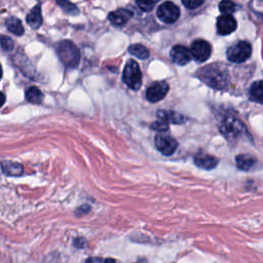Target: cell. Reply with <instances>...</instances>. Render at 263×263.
I'll return each mask as SVG.
<instances>
[{"label": "cell", "mask_w": 263, "mask_h": 263, "mask_svg": "<svg viewBox=\"0 0 263 263\" xmlns=\"http://www.w3.org/2000/svg\"><path fill=\"white\" fill-rule=\"evenodd\" d=\"M201 78L210 86L215 89H222L227 83V75L223 68L216 65H209L200 73Z\"/></svg>", "instance_id": "1"}, {"label": "cell", "mask_w": 263, "mask_h": 263, "mask_svg": "<svg viewBox=\"0 0 263 263\" xmlns=\"http://www.w3.org/2000/svg\"><path fill=\"white\" fill-rule=\"evenodd\" d=\"M58 55L63 64L70 68L76 67L80 60V53L78 49L70 40L62 41L58 46Z\"/></svg>", "instance_id": "2"}, {"label": "cell", "mask_w": 263, "mask_h": 263, "mask_svg": "<svg viewBox=\"0 0 263 263\" xmlns=\"http://www.w3.org/2000/svg\"><path fill=\"white\" fill-rule=\"evenodd\" d=\"M123 82L132 90H139L142 84V73L138 63L134 60H129L124 67L122 74Z\"/></svg>", "instance_id": "3"}, {"label": "cell", "mask_w": 263, "mask_h": 263, "mask_svg": "<svg viewBox=\"0 0 263 263\" xmlns=\"http://www.w3.org/2000/svg\"><path fill=\"white\" fill-rule=\"evenodd\" d=\"M252 54V48L247 41H238L227 51V58L233 63L245 62Z\"/></svg>", "instance_id": "4"}, {"label": "cell", "mask_w": 263, "mask_h": 263, "mask_svg": "<svg viewBox=\"0 0 263 263\" xmlns=\"http://www.w3.org/2000/svg\"><path fill=\"white\" fill-rule=\"evenodd\" d=\"M220 129H221V133L229 139L236 138L242 134L246 133V127L244 126V124L239 120L232 117H228L224 119L223 122L221 123Z\"/></svg>", "instance_id": "5"}, {"label": "cell", "mask_w": 263, "mask_h": 263, "mask_svg": "<svg viewBox=\"0 0 263 263\" xmlns=\"http://www.w3.org/2000/svg\"><path fill=\"white\" fill-rule=\"evenodd\" d=\"M158 17L164 23L172 24V23H175L179 19L180 10L173 3H165L159 7Z\"/></svg>", "instance_id": "6"}, {"label": "cell", "mask_w": 263, "mask_h": 263, "mask_svg": "<svg viewBox=\"0 0 263 263\" xmlns=\"http://www.w3.org/2000/svg\"><path fill=\"white\" fill-rule=\"evenodd\" d=\"M156 146L158 150L161 151L164 156L169 157L175 152L178 146V143L170 135L166 133H160L156 137Z\"/></svg>", "instance_id": "7"}, {"label": "cell", "mask_w": 263, "mask_h": 263, "mask_svg": "<svg viewBox=\"0 0 263 263\" xmlns=\"http://www.w3.org/2000/svg\"><path fill=\"white\" fill-rule=\"evenodd\" d=\"M169 92V84L166 81H158L146 91V98L149 102L157 103L163 100Z\"/></svg>", "instance_id": "8"}, {"label": "cell", "mask_w": 263, "mask_h": 263, "mask_svg": "<svg viewBox=\"0 0 263 263\" xmlns=\"http://www.w3.org/2000/svg\"><path fill=\"white\" fill-rule=\"evenodd\" d=\"M192 58H194L199 62H205L212 53L211 45L205 40H195L190 49Z\"/></svg>", "instance_id": "9"}, {"label": "cell", "mask_w": 263, "mask_h": 263, "mask_svg": "<svg viewBox=\"0 0 263 263\" xmlns=\"http://www.w3.org/2000/svg\"><path fill=\"white\" fill-rule=\"evenodd\" d=\"M171 59L175 64L183 66L191 61L192 55L190 50L187 48L183 46H176L171 51Z\"/></svg>", "instance_id": "10"}, {"label": "cell", "mask_w": 263, "mask_h": 263, "mask_svg": "<svg viewBox=\"0 0 263 263\" xmlns=\"http://www.w3.org/2000/svg\"><path fill=\"white\" fill-rule=\"evenodd\" d=\"M236 29V21L231 15H222L217 20V30L220 35H228Z\"/></svg>", "instance_id": "11"}, {"label": "cell", "mask_w": 263, "mask_h": 263, "mask_svg": "<svg viewBox=\"0 0 263 263\" xmlns=\"http://www.w3.org/2000/svg\"><path fill=\"white\" fill-rule=\"evenodd\" d=\"M133 16V13L125 9H119L109 14L108 19L109 21L116 27L123 26L125 23Z\"/></svg>", "instance_id": "12"}, {"label": "cell", "mask_w": 263, "mask_h": 263, "mask_svg": "<svg viewBox=\"0 0 263 263\" xmlns=\"http://www.w3.org/2000/svg\"><path fill=\"white\" fill-rule=\"evenodd\" d=\"M194 163L199 168L204 170H212L217 166L218 160L206 154H198L194 157Z\"/></svg>", "instance_id": "13"}, {"label": "cell", "mask_w": 263, "mask_h": 263, "mask_svg": "<svg viewBox=\"0 0 263 263\" xmlns=\"http://www.w3.org/2000/svg\"><path fill=\"white\" fill-rule=\"evenodd\" d=\"M27 23L33 29H37L40 27V25L42 24V16H41L40 6H36L31 10V12L27 16Z\"/></svg>", "instance_id": "14"}, {"label": "cell", "mask_w": 263, "mask_h": 263, "mask_svg": "<svg viewBox=\"0 0 263 263\" xmlns=\"http://www.w3.org/2000/svg\"><path fill=\"white\" fill-rule=\"evenodd\" d=\"M2 168L3 171L9 175V176H20L23 174V166L19 163H15V162H3L2 163Z\"/></svg>", "instance_id": "15"}, {"label": "cell", "mask_w": 263, "mask_h": 263, "mask_svg": "<svg viewBox=\"0 0 263 263\" xmlns=\"http://www.w3.org/2000/svg\"><path fill=\"white\" fill-rule=\"evenodd\" d=\"M158 115H159V118L161 120H164L167 123L172 122V123L180 124V123L184 122V120H185V118L182 115H180V114H178L176 112H173V111H168V110L159 111Z\"/></svg>", "instance_id": "16"}, {"label": "cell", "mask_w": 263, "mask_h": 263, "mask_svg": "<svg viewBox=\"0 0 263 263\" xmlns=\"http://www.w3.org/2000/svg\"><path fill=\"white\" fill-rule=\"evenodd\" d=\"M256 159L248 155H240L236 157V166L242 171H249L255 167Z\"/></svg>", "instance_id": "17"}, {"label": "cell", "mask_w": 263, "mask_h": 263, "mask_svg": "<svg viewBox=\"0 0 263 263\" xmlns=\"http://www.w3.org/2000/svg\"><path fill=\"white\" fill-rule=\"evenodd\" d=\"M7 27L12 33L18 36L24 34V27L22 25V22L16 17H11L7 20Z\"/></svg>", "instance_id": "18"}, {"label": "cell", "mask_w": 263, "mask_h": 263, "mask_svg": "<svg viewBox=\"0 0 263 263\" xmlns=\"http://www.w3.org/2000/svg\"><path fill=\"white\" fill-rule=\"evenodd\" d=\"M26 99L32 104H40L43 100V94L37 86H30L26 91Z\"/></svg>", "instance_id": "19"}, {"label": "cell", "mask_w": 263, "mask_h": 263, "mask_svg": "<svg viewBox=\"0 0 263 263\" xmlns=\"http://www.w3.org/2000/svg\"><path fill=\"white\" fill-rule=\"evenodd\" d=\"M251 98L259 103H263V81L259 80L254 82L250 89Z\"/></svg>", "instance_id": "20"}, {"label": "cell", "mask_w": 263, "mask_h": 263, "mask_svg": "<svg viewBox=\"0 0 263 263\" xmlns=\"http://www.w3.org/2000/svg\"><path fill=\"white\" fill-rule=\"evenodd\" d=\"M128 52L130 55H133L141 60H145L149 57V51L142 45H132L128 48Z\"/></svg>", "instance_id": "21"}, {"label": "cell", "mask_w": 263, "mask_h": 263, "mask_svg": "<svg viewBox=\"0 0 263 263\" xmlns=\"http://www.w3.org/2000/svg\"><path fill=\"white\" fill-rule=\"evenodd\" d=\"M219 10L224 15H230L235 10V5L231 2H222L219 4Z\"/></svg>", "instance_id": "22"}, {"label": "cell", "mask_w": 263, "mask_h": 263, "mask_svg": "<svg viewBox=\"0 0 263 263\" xmlns=\"http://www.w3.org/2000/svg\"><path fill=\"white\" fill-rule=\"evenodd\" d=\"M0 46H2V48L8 52H10L14 49V42H13L12 38L7 35L0 36Z\"/></svg>", "instance_id": "23"}, {"label": "cell", "mask_w": 263, "mask_h": 263, "mask_svg": "<svg viewBox=\"0 0 263 263\" xmlns=\"http://www.w3.org/2000/svg\"><path fill=\"white\" fill-rule=\"evenodd\" d=\"M58 5L68 14L70 15H77L78 14V11L77 9L70 3H67V2H62V3H58Z\"/></svg>", "instance_id": "24"}, {"label": "cell", "mask_w": 263, "mask_h": 263, "mask_svg": "<svg viewBox=\"0 0 263 263\" xmlns=\"http://www.w3.org/2000/svg\"><path fill=\"white\" fill-rule=\"evenodd\" d=\"M151 127L154 129H157L158 132H160V133H166V130H168V128H169V123H167L164 120H160V121L155 122L151 125Z\"/></svg>", "instance_id": "25"}, {"label": "cell", "mask_w": 263, "mask_h": 263, "mask_svg": "<svg viewBox=\"0 0 263 263\" xmlns=\"http://www.w3.org/2000/svg\"><path fill=\"white\" fill-rule=\"evenodd\" d=\"M156 5V2H137V6L144 12H150Z\"/></svg>", "instance_id": "26"}, {"label": "cell", "mask_w": 263, "mask_h": 263, "mask_svg": "<svg viewBox=\"0 0 263 263\" xmlns=\"http://www.w3.org/2000/svg\"><path fill=\"white\" fill-rule=\"evenodd\" d=\"M203 4H204L203 0H199V2L198 0H184L183 2V5L189 10H194V9L201 7Z\"/></svg>", "instance_id": "27"}, {"label": "cell", "mask_w": 263, "mask_h": 263, "mask_svg": "<svg viewBox=\"0 0 263 263\" xmlns=\"http://www.w3.org/2000/svg\"><path fill=\"white\" fill-rule=\"evenodd\" d=\"M84 263H117L114 259L111 258H90Z\"/></svg>", "instance_id": "28"}, {"label": "cell", "mask_w": 263, "mask_h": 263, "mask_svg": "<svg viewBox=\"0 0 263 263\" xmlns=\"http://www.w3.org/2000/svg\"><path fill=\"white\" fill-rule=\"evenodd\" d=\"M6 102V96L4 93L0 92V107H2Z\"/></svg>", "instance_id": "29"}, {"label": "cell", "mask_w": 263, "mask_h": 263, "mask_svg": "<svg viewBox=\"0 0 263 263\" xmlns=\"http://www.w3.org/2000/svg\"><path fill=\"white\" fill-rule=\"evenodd\" d=\"M3 77V67H2V64H0V79H2Z\"/></svg>", "instance_id": "30"}]
</instances>
